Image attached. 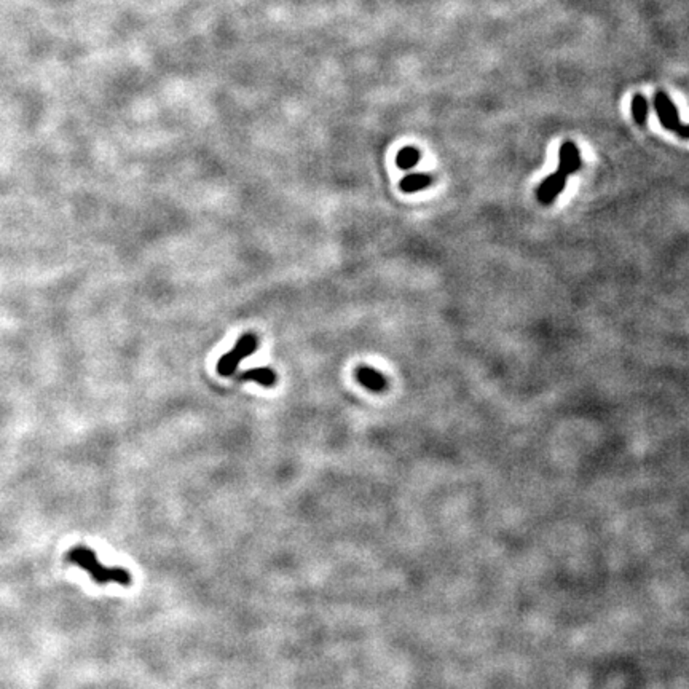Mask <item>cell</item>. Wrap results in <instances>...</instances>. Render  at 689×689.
Instances as JSON below:
<instances>
[{
	"mask_svg": "<svg viewBox=\"0 0 689 689\" xmlns=\"http://www.w3.org/2000/svg\"><path fill=\"white\" fill-rule=\"evenodd\" d=\"M258 348V340L254 334H246L243 337H239V340L234 345V348L226 353L219 361L217 364V372L222 377H230V375L234 374L238 364L241 363L244 358H247L249 354H252L254 351Z\"/></svg>",
	"mask_w": 689,
	"mask_h": 689,
	"instance_id": "7a4b0ae2",
	"label": "cell"
},
{
	"mask_svg": "<svg viewBox=\"0 0 689 689\" xmlns=\"http://www.w3.org/2000/svg\"><path fill=\"white\" fill-rule=\"evenodd\" d=\"M632 115L635 123L644 125L648 119V101L642 95H635L632 99Z\"/></svg>",
	"mask_w": 689,
	"mask_h": 689,
	"instance_id": "30bf717a",
	"label": "cell"
},
{
	"mask_svg": "<svg viewBox=\"0 0 689 689\" xmlns=\"http://www.w3.org/2000/svg\"><path fill=\"white\" fill-rule=\"evenodd\" d=\"M581 165H583V161H581V154L579 149L576 147V144L571 143V141H566V143L561 144L559 150V169L557 171H560L565 176H570L578 173L581 169Z\"/></svg>",
	"mask_w": 689,
	"mask_h": 689,
	"instance_id": "5b68a950",
	"label": "cell"
},
{
	"mask_svg": "<svg viewBox=\"0 0 689 689\" xmlns=\"http://www.w3.org/2000/svg\"><path fill=\"white\" fill-rule=\"evenodd\" d=\"M433 184V178L429 174H422V173H413L405 176V178L400 180L399 187L405 193H415L420 192V190L429 187Z\"/></svg>",
	"mask_w": 689,
	"mask_h": 689,
	"instance_id": "ba28073f",
	"label": "cell"
},
{
	"mask_svg": "<svg viewBox=\"0 0 689 689\" xmlns=\"http://www.w3.org/2000/svg\"><path fill=\"white\" fill-rule=\"evenodd\" d=\"M356 380L374 393H382L388 388V380L383 374H380L377 369L369 367V365H359L356 369Z\"/></svg>",
	"mask_w": 689,
	"mask_h": 689,
	"instance_id": "8992f818",
	"label": "cell"
},
{
	"mask_svg": "<svg viewBox=\"0 0 689 689\" xmlns=\"http://www.w3.org/2000/svg\"><path fill=\"white\" fill-rule=\"evenodd\" d=\"M654 107H656L659 121L664 128L668 131H675L677 126L680 125V117L675 104H673L667 93L657 91L654 95Z\"/></svg>",
	"mask_w": 689,
	"mask_h": 689,
	"instance_id": "3957f363",
	"label": "cell"
},
{
	"mask_svg": "<svg viewBox=\"0 0 689 689\" xmlns=\"http://www.w3.org/2000/svg\"><path fill=\"white\" fill-rule=\"evenodd\" d=\"M66 559L69 560L71 564H74L85 570L86 573L91 576L93 581L97 584H107V583H117L120 585L131 584L130 571H126L123 568H109V566L99 564L95 552L86 546H74L66 554Z\"/></svg>",
	"mask_w": 689,
	"mask_h": 689,
	"instance_id": "6da1fadb",
	"label": "cell"
},
{
	"mask_svg": "<svg viewBox=\"0 0 689 689\" xmlns=\"http://www.w3.org/2000/svg\"><path fill=\"white\" fill-rule=\"evenodd\" d=\"M566 180H568V176H565L560 171L551 174L549 178H546L540 184V187L536 189V198L541 204H551L555 202V198L564 192Z\"/></svg>",
	"mask_w": 689,
	"mask_h": 689,
	"instance_id": "277c9868",
	"label": "cell"
},
{
	"mask_svg": "<svg viewBox=\"0 0 689 689\" xmlns=\"http://www.w3.org/2000/svg\"><path fill=\"white\" fill-rule=\"evenodd\" d=\"M420 158H422V154H420L418 149L404 147L399 150L398 156H396V163H398L400 169H412L418 163Z\"/></svg>",
	"mask_w": 689,
	"mask_h": 689,
	"instance_id": "9c48e42d",
	"label": "cell"
},
{
	"mask_svg": "<svg viewBox=\"0 0 689 689\" xmlns=\"http://www.w3.org/2000/svg\"><path fill=\"white\" fill-rule=\"evenodd\" d=\"M673 133H677V134L680 136V138H683V139H689V125H683V123H680V125L677 126V130L673 131Z\"/></svg>",
	"mask_w": 689,
	"mask_h": 689,
	"instance_id": "8fae6325",
	"label": "cell"
},
{
	"mask_svg": "<svg viewBox=\"0 0 689 689\" xmlns=\"http://www.w3.org/2000/svg\"><path fill=\"white\" fill-rule=\"evenodd\" d=\"M238 380L241 382H256L262 386H267V388H271L276 383V374L273 372L270 367H256V369H247L246 372H243L239 375Z\"/></svg>",
	"mask_w": 689,
	"mask_h": 689,
	"instance_id": "52a82bcc",
	"label": "cell"
}]
</instances>
